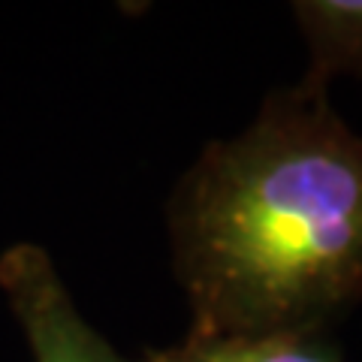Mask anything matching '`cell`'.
<instances>
[{
    "label": "cell",
    "mask_w": 362,
    "mask_h": 362,
    "mask_svg": "<svg viewBox=\"0 0 362 362\" xmlns=\"http://www.w3.org/2000/svg\"><path fill=\"white\" fill-rule=\"evenodd\" d=\"M173 269L202 332H323L362 296V136L323 85L275 90L169 199Z\"/></svg>",
    "instance_id": "1"
},
{
    "label": "cell",
    "mask_w": 362,
    "mask_h": 362,
    "mask_svg": "<svg viewBox=\"0 0 362 362\" xmlns=\"http://www.w3.org/2000/svg\"><path fill=\"white\" fill-rule=\"evenodd\" d=\"M0 290L25 332L33 362H130L73 305L52 257L37 245L0 254Z\"/></svg>",
    "instance_id": "2"
},
{
    "label": "cell",
    "mask_w": 362,
    "mask_h": 362,
    "mask_svg": "<svg viewBox=\"0 0 362 362\" xmlns=\"http://www.w3.org/2000/svg\"><path fill=\"white\" fill-rule=\"evenodd\" d=\"M142 362H344L323 332H202L148 350Z\"/></svg>",
    "instance_id": "3"
},
{
    "label": "cell",
    "mask_w": 362,
    "mask_h": 362,
    "mask_svg": "<svg viewBox=\"0 0 362 362\" xmlns=\"http://www.w3.org/2000/svg\"><path fill=\"white\" fill-rule=\"evenodd\" d=\"M293 13L311 49L305 82L326 88L335 73L362 76V0H302Z\"/></svg>",
    "instance_id": "4"
}]
</instances>
